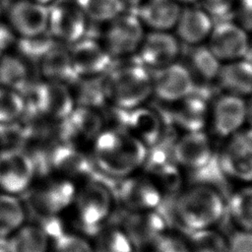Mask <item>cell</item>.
Masks as SVG:
<instances>
[{
  "instance_id": "obj_42",
  "label": "cell",
  "mask_w": 252,
  "mask_h": 252,
  "mask_svg": "<svg viewBox=\"0 0 252 252\" xmlns=\"http://www.w3.org/2000/svg\"><path fill=\"white\" fill-rule=\"evenodd\" d=\"M233 11L235 23L247 33L252 32V0H238Z\"/></svg>"
},
{
  "instance_id": "obj_10",
  "label": "cell",
  "mask_w": 252,
  "mask_h": 252,
  "mask_svg": "<svg viewBox=\"0 0 252 252\" xmlns=\"http://www.w3.org/2000/svg\"><path fill=\"white\" fill-rule=\"evenodd\" d=\"M172 156L183 171L190 172L202 170L215 158L211 139L203 130L184 132L174 140Z\"/></svg>"
},
{
  "instance_id": "obj_35",
  "label": "cell",
  "mask_w": 252,
  "mask_h": 252,
  "mask_svg": "<svg viewBox=\"0 0 252 252\" xmlns=\"http://www.w3.org/2000/svg\"><path fill=\"white\" fill-rule=\"evenodd\" d=\"M57 44L58 42L48 33L32 37H18L14 51L31 64H38Z\"/></svg>"
},
{
  "instance_id": "obj_15",
  "label": "cell",
  "mask_w": 252,
  "mask_h": 252,
  "mask_svg": "<svg viewBox=\"0 0 252 252\" xmlns=\"http://www.w3.org/2000/svg\"><path fill=\"white\" fill-rule=\"evenodd\" d=\"M57 125L61 139L69 145L76 146L93 143L103 129V119L97 109L76 105Z\"/></svg>"
},
{
  "instance_id": "obj_27",
  "label": "cell",
  "mask_w": 252,
  "mask_h": 252,
  "mask_svg": "<svg viewBox=\"0 0 252 252\" xmlns=\"http://www.w3.org/2000/svg\"><path fill=\"white\" fill-rule=\"evenodd\" d=\"M52 240L46 229L26 222L7 239V252H50Z\"/></svg>"
},
{
  "instance_id": "obj_47",
  "label": "cell",
  "mask_w": 252,
  "mask_h": 252,
  "mask_svg": "<svg viewBox=\"0 0 252 252\" xmlns=\"http://www.w3.org/2000/svg\"><path fill=\"white\" fill-rule=\"evenodd\" d=\"M175 1H177L179 4H180V3H184V4H190V3H193V2H195L196 0H175Z\"/></svg>"
},
{
  "instance_id": "obj_44",
  "label": "cell",
  "mask_w": 252,
  "mask_h": 252,
  "mask_svg": "<svg viewBox=\"0 0 252 252\" xmlns=\"http://www.w3.org/2000/svg\"><path fill=\"white\" fill-rule=\"evenodd\" d=\"M246 121L248 122L250 129H252V94L249 100L246 102Z\"/></svg>"
},
{
  "instance_id": "obj_11",
  "label": "cell",
  "mask_w": 252,
  "mask_h": 252,
  "mask_svg": "<svg viewBox=\"0 0 252 252\" xmlns=\"http://www.w3.org/2000/svg\"><path fill=\"white\" fill-rule=\"evenodd\" d=\"M34 177L32 158L19 150L0 152V189L2 192L19 196L28 190Z\"/></svg>"
},
{
  "instance_id": "obj_19",
  "label": "cell",
  "mask_w": 252,
  "mask_h": 252,
  "mask_svg": "<svg viewBox=\"0 0 252 252\" xmlns=\"http://www.w3.org/2000/svg\"><path fill=\"white\" fill-rule=\"evenodd\" d=\"M119 110L122 116L121 124L117 127L132 133L148 148L154 146L162 138V122L154 110L143 105Z\"/></svg>"
},
{
  "instance_id": "obj_17",
  "label": "cell",
  "mask_w": 252,
  "mask_h": 252,
  "mask_svg": "<svg viewBox=\"0 0 252 252\" xmlns=\"http://www.w3.org/2000/svg\"><path fill=\"white\" fill-rule=\"evenodd\" d=\"M145 68L158 70L175 62L180 53L178 38L166 31H153L145 34L137 50Z\"/></svg>"
},
{
  "instance_id": "obj_13",
  "label": "cell",
  "mask_w": 252,
  "mask_h": 252,
  "mask_svg": "<svg viewBox=\"0 0 252 252\" xmlns=\"http://www.w3.org/2000/svg\"><path fill=\"white\" fill-rule=\"evenodd\" d=\"M127 234L136 250H148L167 228L164 217L158 212H127L119 225Z\"/></svg>"
},
{
  "instance_id": "obj_41",
  "label": "cell",
  "mask_w": 252,
  "mask_h": 252,
  "mask_svg": "<svg viewBox=\"0 0 252 252\" xmlns=\"http://www.w3.org/2000/svg\"><path fill=\"white\" fill-rule=\"evenodd\" d=\"M235 4L236 0H201V8L211 18L227 16L234 10Z\"/></svg>"
},
{
  "instance_id": "obj_29",
  "label": "cell",
  "mask_w": 252,
  "mask_h": 252,
  "mask_svg": "<svg viewBox=\"0 0 252 252\" xmlns=\"http://www.w3.org/2000/svg\"><path fill=\"white\" fill-rule=\"evenodd\" d=\"M226 213L236 228L252 231V183L241 184L231 193Z\"/></svg>"
},
{
  "instance_id": "obj_3",
  "label": "cell",
  "mask_w": 252,
  "mask_h": 252,
  "mask_svg": "<svg viewBox=\"0 0 252 252\" xmlns=\"http://www.w3.org/2000/svg\"><path fill=\"white\" fill-rule=\"evenodd\" d=\"M25 101L23 118L58 123L76 106L70 87L43 79L33 80L22 93Z\"/></svg>"
},
{
  "instance_id": "obj_25",
  "label": "cell",
  "mask_w": 252,
  "mask_h": 252,
  "mask_svg": "<svg viewBox=\"0 0 252 252\" xmlns=\"http://www.w3.org/2000/svg\"><path fill=\"white\" fill-rule=\"evenodd\" d=\"M40 79L71 86L79 77L74 70L69 50L66 45L58 43L39 62Z\"/></svg>"
},
{
  "instance_id": "obj_49",
  "label": "cell",
  "mask_w": 252,
  "mask_h": 252,
  "mask_svg": "<svg viewBox=\"0 0 252 252\" xmlns=\"http://www.w3.org/2000/svg\"><path fill=\"white\" fill-rule=\"evenodd\" d=\"M1 55H2V54H1V53H0V56H1Z\"/></svg>"
},
{
  "instance_id": "obj_9",
  "label": "cell",
  "mask_w": 252,
  "mask_h": 252,
  "mask_svg": "<svg viewBox=\"0 0 252 252\" xmlns=\"http://www.w3.org/2000/svg\"><path fill=\"white\" fill-rule=\"evenodd\" d=\"M144 36V25L138 16L121 13L108 23L102 44L112 58L123 57L136 52Z\"/></svg>"
},
{
  "instance_id": "obj_43",
  "label": "cell",
  "mask_w": 252,
  "mask_h": 252,
  "mask_svg": "<svg viewBox=\"0 0 252 252\" xmlns=\"http://www.w3.org/2000/svg\"><path fill=\"white\" fill-rule=\"evenodd\" d=\"M17 39L18 36L9 24L5 20L0 21V53L14 51Z\"/></svg>"
},
{
  "instance_id": "obj_22",
  "label": "cell",
  "mask_w": 252,
  "mask_h": 252,
  "mask_svg": "<svg viewBox=\"0 0 252 252\" xmlns=\"http://www.w3.org/2000/svg\"><path fill=\"white\" fill-rule=\"evenodd\" d=\"M174 103L176 105L172 111V118L175 125L184 132L204 130L209 119V105L203 95L196 94L193 91Z\"/></svg>"
},
{
  "instance_id": "obj_1",
  "label": "cell",
  "mask_w": 252,
  "mask_h": 252,
  "mask_svg": "<svg viewBox=\"0 0 252 252\" xmlns=\"http://www.w3.org/2000/svg\"><path fill=\"white\" fill-rule=\"evenodd\" d=\"M92 145L93 163L116 180L141 171L148 153L141 140L121 127L103 128Z\"/></svg>"
},
{
  "instance_id": "obj_38",
  "label": "cell",
  "mask_w": 252,
  "mask_h": 252,
  "mask_svg": "<svg viewBox=\"0 0 252 252\" xmlns=\"http://www.w3.org/2000/svg\"><path fill=\"white\" fill-rule=\"evenodd\" d=\"M50 252H94V250L93 243L84 234L68 233L52 242Z\"/></svg>"
},
{
  "instance_id": "obj_40",
  "label": "cell",
  "mask_w": 252,
  "mask_h": 252,
  "mask_svg": "<svg viewBox=\"0 0 252 252\" xmlns=\"http://www.w3.org/2000/svg\"><path fill=\"white\" fill-rule=\"evenodd\" d=\"M226 252H252V231L236 228L226 236Z\"/></svg>"
},
{
  "instance_id": "obj_30",
  "label": "cell",
  "mask_w": 252,
  "mask_h": 252,
  "mask_svg": "<svg viewBox=\"0 0 252 252\" xmlns=\"http://www.w3.org/2000/svg\"><path fill=\"white\" fill-rule=\"evenodd\" d=\"M27 222V210L19 196L0 192V237H9Z\"/></svg>"
},
{
  "instance_id": "obj_14",
  "label": "cell",
  "mask_w": 252,
  "mask_h": 252,
  "mask_svg": "<svg viewBox=\"0 0 252 252\" xmlns=\"http://www.w3.org/2000/svg\"><path fill=\"white\" fill-rule=\"evenodd\" d=\"M49 7L32 0H14L5 13V21L18 37L47 33Z\"/></svg>"
},
{
  "instance_id": "obj_6",
  "label": "cell",
  "mask_w": 252,
  "mask_h": 252,
  "mask_svg": "<svg viewBox=\"0 0 252 252\" xmlns=\"http://www.w3.org/2000/svg\"><path fill=\"white\" fill-rule=\"evenodd\" d=\"M217 162L226 179L239 185L252 183V129H240L228 137Z\"/></svg>"
},
{
  "instance_id": "obj_31",
  "label": "cell",
  "mask_w": 252,
  "mask_h": 252,
  "mask_svg": "<svg viewBox=\"0 0 252 252\" xmlns=\"http://www.w3.org/2000/svg\"><path fill=\"white\" fill-rule=\"evenodd\" d=\"M70 90L77 106L98 109L107 101L101 76L78 78L70 86Z\"/></svg>"
},
{
  "instance_id": "obj_46",
  "label": "cell",
  "mask_w": 252,
  "mask_h": 252,
  "mask_svg": "<svg viewBox=\"0 0 252 252\" xmlns=\"http://www.w3.org/2000/svg\"><path fill=\"white\" fill-rule=\"evenodd\" d=\"M32 1H33V2H35V3H38V4H40V5H44V6L49 7V6H51L53 3H55L57 0H32Z\"/></svg>"
},
{
  "instance_id": "obj_39",
  "label": "cell",
  "mask_w": 252,
  "mask_h": 252,
  "mask_svg": "<svg viewBox=\"0 0 252 252\" xmlns=\"http://www.w3.org/2000/svg\"><path fill=\"white\" fill-rule=\"evenodd\" d=\"M147 252H189L186 238L167 230Z\"/></svg>"
},
{
  "instance_id": "obj_7",
  "label": "cell",
  "mask_w": 252,
  "mask_h": 252,
  "mask_svg": "<svg viewBox=\"0 0 252 252\" xmlns=\"http://www.w3.org/2000/svg\"><path fill=\"white\" fill-rule=\"evenodd\" d=\"M115 198L126 212H146L158 210L164 194L148 174L139 171L119 180Z\"/></svg>"
},
{
  "instance_id": "obj_2",
  "label": "cell",
  "mask_w": 252,
  "mask_h": 252,
  "mask_svg": "<svg viewBox=\"0 0 252 252\" xmlns=\"http://www.w3.org/2000/svg\"><path fill=\"white\" fill-rule=\"evenodd\" d=\"M173 215L187 233L216 227L226 213V200L213 184L194 182L175 195Z\"/></svg>"
},
{
  "instance_id": "obj_20",
  "label": "cell",
  "mask_w": 252,
  "mask_h": 252,
  "mask_svg": "<svg viewBox=\"0 0 252 252\" xmlns=\"http://www.w3.org/2000/svg\"><path fill=\"white\" fill-rule=\"evenodd\" d=\"M246 121V101L243 97L224 94L217 99L212 110V124L215 133L221 138H228Z\"/></svg>"
},
{
  "instance_id": "obj_32",
  "label": "cell",
  "mask_w": 252,
  "mask_h": 252,
  "mask_svg": "<svg viewBox=\"0 0 252 252\" xmlns=\"http://www.w3.org/2000/svg\"><path fill=\"white\" fill-rule=\"evenodd\" d=\"M94 252H137L135 246L120 226L106 224L95 235Z\"/></svg>"
},
{
  "instance_id": "obj_37",
  "label": "cell",
  "mask_w": 252,
  "mask_h": 252,
  "mask_svg": "<svg viewBox=\"0 0 252 252\" xmlns=\"http://www.w3.org/2000/svg\"><path fill=\"white\" fill-rule=\"evenodd\" d=\"M25 101L20 92L0 86V127L22 120Z\"/></svg>"
},
{
  "instance_id": "obj_48",
  "label": "cell",
  "mask_w": 252,
  "mask_h": 252,
  "mask_svg": "<svg viewBox=\"0 0 252 252\" xmlns=\"http://www.w3.org/2000/svg\"><path fill=\"white\" fill-rule=\"evenodd\" d=\"M4 20V10H3V7H2V4L0 2V21Z\"/></svg>"
},
{
  "instance_id": "obj_33",
  "label": "cell",
  "mask_w": 252,
  "mask_h": 252,
  "mask_svg": "<svg viewBox=\"0 0 252 252\" xmlns=\"http://www.w3.org/2000/svg\"><path fill=\"white\" fill-rule=\"evenodd\" d=\"M189 67L191 75L203 81L217 79L220 68V61L213 54L208 46L196 45L189 54Z\"/></svg>"
},
{
  "instance_id": "obj_12",
  "label": "cell",
  "mask_w": 252,
  "mask_h": 252,
  "mask_svg": "<svg viewBox=\"0 0 252 252\" xmlns=\"http://www.w3.org/2000/svg\"><path fill=\"white\" fill-rule=\"evenodd\" d=\"M71 61L79 78L100 77L112 66V56L97 40L85 36L68 47Z\"/></svg>"
},
{
  "instance_id": "obj_16",
  "label": "cell",
  "mask_w": 252,
  "mask_h": 252,
  "mask_svg": "<svg viewBox=\"0 0 252 252\" xmlns=\"http://www.w3.org/2000/svg\"><path fill=\"white\" fill-rule=\"evenodd\" d=\"M208 47L220 61L244 58L249 47L247 32L235 22L223 21L213 27Z\"/></svg>"
},
{
  "instance_id": "obj_24",
  "label": "cell",
  "mask_w": 252,
  "mask_h": 252,
  "mask_svg": "<svg viewBox=\"0 0 252 252\" xmlns=\"http://www.w3.org/2000/svg\"><path fill=\"white\" fill-rule=\"evenodd\" d=\"M181 7L175 0H144L138 8V18L153 31H166L175 27Z\"/></svg>"
},
{
  "instance_id": "obj_34",
  "label": "cell",
  "mask_w": 252,
  "mask_h": 252,
  "mask_svg": "<svg viewBox=\"0 0 252 252\" xmlns=\"http://www.w3.org/2000/svg\"><path fill=\"white\" fill-rule=\"evenodd\" d=\"M89 22L109 23L121 13L125 5L121 0H74Z\"/></svg>"
},
{
  "instance_id": "obj_4",
  "label": "cell",
  "mask_w": 252,
  "mask_h": 252,
  "mask_svg": "<svg viewBox=\"0 0 252 252\" xmlns=\"http://www.w3.org/2000/svg\"><path fill=\"white\" fill-rule=\"evenodd\" d=\"M102 83L106 99L118 109L140 106L153 94L152 76L140 63L110 69Z\"/></svg>"
},
{
  "instance_id": "obj_5",
  "label": "cell",
  "mask_w": 252,
  "mask_h": 252,
  "mask_svg": "<svg viewBox=\"0 0 252 252\" xmlns=\"http://www.w3.org/2000/svg\"><path fill=\"white\" fill-rule=\"evenodd\" d=\"M115 203V195L107 186L89 181L77 191L73 203L76 220L85 231L95 235L107 224Z\"/></svg>"
},
{
  "instance_id": "obj_26",
  "label": "cell",
  "mask_w": 252,
  "mask_h": 252,
  "mask_svg": "<svg viewBox=\"0 0 252 252\" xmlns=\"http://www.w3.org/2000/svg\"><path fill=\"white\" fill-rule=\"evenodd\" d=\"M228 94L246 96L252 94V64L246 59L228 61L220 65L217 79Z\"/></svg>"
},
{
  "instance_id": "obj_23",
  "label": "cell",
  "mask_w": 252,
  "mask_h": 252,
  "mask_svg": "<svg viewBox=\"0 0 252 252\" xmlns=\"http://www.w3.org/2000/svg\"><path fill=\"white\" fill-rule=\"evenodd\" d=\"M213 27L212 18L202 8L187 7L181 9L174 28L178 39L190 45H198L208 38Z\"/></svg>"
},
{
  "instance_id": "obj_8",
  "label": "cell",
  "mask_w": 252,
  "mask_h": 252,
  "mask_svg": "<svg viewBox=\"0 0 252 252\" xmlns=\"http://www.w3.org/2000/svg\"><path fill=\"white\" fill-rule=\"evenodd\" d=\"M89 20L74 1H56L48 9L47 33L70 46L87 36Z\"/></svg>"
},
{
  "instance_id": "obj_36",
  "label": "cell",
  "mask_w": 252,
  "mask_h": 252,
  "mask_svg": "<svg viewBox=\"0 0 252 252\" xmlns=\"http://www.w3.org/2000/svg\"><path fill=\"white\" fill-rule=\"evenodd\" d=\"M189 252H226V236L216 227L205 228L187 233Z\"/></svg>"
},
{
  "instance_id": "obj_28",
  "label": "cell",
  "mask_w": 252,
  "mask_h": 252,
  "mask_svg": "<svg viewBox=\"0 0 252 252\" xmlns=\"http://www.w3.org/2000/svg\"><path fill=\"white\" fill-rule=\"evenodd\" d=\"M31 63L15 51L0 56V86L22 93L32 81Z\"/></svg>"
},
{
  "instance_id": "obj_18",
  "label": "cell",
  "mask_w": 252,
  "mask_h": 252,
  "mask_svg": "<svg viewBox=\"0 0 252 252\" xmlns=\"http://www.w3.org/2000/svg\"><path fill=\"white\" fill-rule=\"evenodd\" d=\"M153 93L166 102H176L195 90L194 78L187 67L172 63L160 68L152 76Z\"/></svg>"
},
{
  "instance_id": "obj_21",
  "label": "cell",
  "mask_w": 252,
  "mask_h": 252,
  "mask_svg": "<svg viewBox=\"0 0 252 252\" xmlns=\"http://www.w3.org/2000/svg\"><path fill=\"white\" fill-rule=\"evenodd\" d=\"M78 188L67 178L44 183L33 195L34 206L43 214L54 215L73 205Z\"/></svg>"
},
{
  "instance_id": "obj_45",
  "label": "cell",
  "mask_w": 252,
  "mask_h": 252,
  "mask_svg": "<svg viewBox=\"0 0 252 252\" xmlns=\"http://www.w3.org/2000/svg\"><path fill=\"white\" fill-rule=\"evenodd\" d=\"M124 5H130V6H139L144 0H121Z\"/></svg>"
}]
</instances>
